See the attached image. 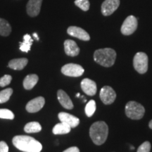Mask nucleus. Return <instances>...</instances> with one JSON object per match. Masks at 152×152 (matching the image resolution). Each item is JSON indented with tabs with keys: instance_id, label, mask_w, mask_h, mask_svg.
Wrapping results in <instances>:
<instances>
[{
	"instance_id": "8",
	"label": "nucleus",
	"mask_w": 152,
	"mask_h": 152,
	"mask_svg": "<svg viewBox=\"0 0 152 152\" xmlns=\"http://www.w3.org/2000/svg\"><path fill=\"white\" fill-rule=\"evenodd\" d=\"M100 99L104 104H111L116 98V94L112 87L104 86L100 90Z\"/></svg>"
},
{
	"instance_id": "4",
	"label": "nucleus",
	"mask_w": 152,
	"mask_h": 152,
	"mask_svg": "<svg viewBox=\"0 0 152 152\" xmlns=\"http://www.w3.org/2000/svg\"><path fill=\"white\" fill-rule=\"evenodd\" d=\"M145 113V109L142 104L136 102H129L125 106V114L128 118L132 120L142 118Z\"/></svg>"
},
{
	"instance_id": "32",
	"label": "nucleus",
	"mask_w": 152,
	"mask_h": 152,
	"mask_svg": "<svg viewBox=\"0 0 152 152\" xmlns=\"http://www.w3.org/2000/svg\"><path fill=\"white\" fill-rule=\"evenodd\" d=\"M149 128H151V129H152V120L151 121H150L149 122Z\"/></svg>"
},
{
	"instance_id": "34",
	"label": "nucleus",
	"mask_w": 152,
	"mask_h": 152,
	"mask_svg": "<svg viewBox=\"0 0 152 152\" xmlns=\"http://www.w3.org/2000/svg\"><path fill=\"white\" fill-rule=\"evenodd\" d=\"M131 149H132V150L134 149V147H132H132H131Z\"/></svg>"
},
{
	"instance_id": "18",
	"label": "nucleus",
	"mask_w": 152,
	"mask_h": 152,
	"mask_svg": "<svg viewBox=\"0 0 152 152\" xmlns=\"http://www.w3.org/2000/svg\"><path fill=\"white\" fill-rule=\"evenodd\" d=\"M39 77L36 74H30L25 77L23 80V87L26 90H30L33 89L37 84Z\"/></svg>"
},
{
	"instance_id": "21",
	"label": "nucleus",
	"mask_w": 152,
	"mask_h": 152,
	"mask_svg": "<svg viewBox=\"0 0 152 152\" xmlns=\"http://www.w3.org/2000/svg\"><path fill=\"white\" fill-rule=\"evenodd\" d=\"M11 32V27L10 24L5 19L0 18V35L7 36L9 35Z\"/></svg>"
},
{
	"instance_id": "28",
	"label": "nucleus",
	"mask_w": 152,
	"mask_h": 152,
	"mask_svg": "<svg viewBox=\"0 0 152 152\" xmlns=\"http://www.w3.org/2000/svg\"><path fill=\"white\" fill-rule=\"evenodd\" d=\"M151 150V144L149 142H144L140 146L137 152H149Z\"/></svg>"
},
{
	"instance_id": "27",
	"label": "nucleus",
	"mask_w": 152,
	"mask_h": 152,
	"mask_svg": "<svg viewBox=\"0 0 152 152\" xmlns=\"http://www.w3.org/2000/svg\"><path fill=\"white\" fill-rule=\"evenodd\" d=\"M12 77L9 75H5L0 78V87H5L11 83Z\"/></svg>"
},
{
	"instance_id": "24",
	"label": "nucleus",
	"mask_w": 152,
	"mask_h": 152,
	"mask_svg": "<svg viewBox=\"0 0 152 152\" xmlns=\"http://www.w3.org/2000/svg\"><path fill=\"white\" fill-rule=\"evenodd\" d=\"M85 111L87 116H92L93 114L94 113L95 111H96V102H95L94 100H90L87 104L86 106H85Z\"/></svg>"
},
{
	"instance_id": "14",
	"label": "nucleus",
	"mask_w": 152,
	"mask_h": 152,
	"mask_svg": "<svg viewBox=\"0 0 152 152\" xmlns=\"http://www.w3.org/2000/svg\"><path fill=\"white\" fill-rule=\"evenodd\" d=\"M42 0H29L26 6L27 13L30 17H35L39 15Z\"/></svg>"
},
{
	"instance_id": "10",
	"label": "nucleus",
	"mask_w": 152,
	"mask_h": 152,
	"mask_svg": "<svg viewBox=\"0 0 152 152\" xmlns=\"http://www.w3.org/2000/svg\"><path fill=\"white\" fill-rule=\"evenodd\" d=\"M45 99L42 96H38L36 97L29 102L26 105V110L29 113H36L42 109L45 106Z\"/></svg>"
},
{
	"instance_id": "16",
	"label": "nucleus",
	"mask_w": 152,
	"mask_h": 152,
	"mask_svg": "<svg viewBox=\"0 0 152 152\" xmlns=\"http://www.w3.org/2000/svg\"><path fill=\"white\" fill-rule=\"evenodd\" d=\"M57 97L63 107L66 109H72L73 108V104L69 96L64 90H59L57 92Z\"/></svg>"
},
{
	"instance_id": "7",
	"label": "nucleus",
	"mask_w": 152,
	"mask_h": 152,
	"mask_svg": "<svg viewBox=\"0 0 152 152\" xmlns=\"http://www.w3.org/2000/svg\"><path fill=\"white\" fill-rule=\"evenodd\" d=\"M84 71V68L81 66L75 64H68L61 68V73L69 77H80Z\"/></svg>"
},
{
	"instance_id": "30",
	"label": "nucleus",
	"mask_w": 152,
	"mask_h": 152,
	"mask_svg": "<svg viewBox=\"0 0 152 152\" xmlns=\"http://www.w3.org/2000/svg\"><path fill=\"white\" fill-rule=\"evenodd\" d=\"M63 152H80V150L77 147H72L68 148L67 149H66L65 151H64Z\"/></svg>"
},
{
	"instance_id": "6",
	"label": "nucleus",
	"mask_w": 152,
	"mask_h": 152,
	"mask_svg": "<svg viewBox=\"0 0 152 152\" xmlns=\"http://www.w3.org/2000/svg\"><path fill=\"white\" fill-rule=\"evenodd\" d=\"M137 28V19L134 16H129L124 20L121 26V33L124 35H130L134 33Z\"/></svg>"
},
{
	"instance_id": "22",
	"label": "nucleus",
	"mask_w": 152,
	"mask_h": 152,
	"mask_svg": "<svg viewBox=\"0 0 152 152\" xmlns=\"http://www.w3.org/2000/svg\"><path fill=\"white\" fill-rule=\"evenodd\" d=\"M41 130L42 127L38 122H30L24 127V131L27 133L39 132Z\"/></svg>"
},
{
	"instance_id": "17",
	"label": "nucleus",
	"mask_w": 152,
	"mask_h": 152,
	"mask_svg": "<svg viewBox=\"0 0 152 152\" xmlns=\"http://www.w3.org/2000/svg\"><path fill=\"white\" fill-rule=\"evenodd\" d=\"M28 60L26 58H15V59L11 60L9 62V67L11 69L18 70L20 71L26 67L28 64Z\"/></svg>"
},
{
	"instance_id": "25",
	"label": "nucleus",
	"mask_w": 152,
	"mask_h": 152,
	"mask_svg": "<svg viewBox=\"0 0 152 152\" xmlns=\"http://www.w3.org/2000/svg\"><path fill=\"white\" fill-rule=\"evenodd\" d=\"M0 118L13 120L14 118V114L9 109H0Z\"/></svg>"
},
{
	"instance_id": "31",
	"label": "nucleus",
	"mask_w": 152,
	"mask_h": 152,
	"mask_svg": "<svg viewBox=\"0 0 152 152\" xmlns=\"http://www.w3.org/2000/svg\"><path fill=\"white\" fill-rule=\"evenodd\" d=\"M33 37H35V39H37V40H39V37H38V36H37V33H33Z\"/></svg>"
},
{
	"instance_id": "2",
	"label": "nucleus",
	"mask_w": 152,
	"mask_h": 152,
	"mask_svg": "<svg viewBox=\"0 0 152 152\" xmlns=\"http://www.w3.org/2000/svg\"><path fill=\"white\" fill-rule=\"evenodd\" d=\"M109 134L108 125L104 121H97L92 125L90 129V136L96 145H102L106 142Z\"/></svg>"
},
{
	"instance_id": "9",
	"label": "nucleus",
	"mask_w": 152,
	"mask_h": 152,
	"mask_svg": "<svg viewBox=\"0 0 152 152\" xmlns=\"http://www.w3.org/2000/svg\"><path fill=\"white\" fill-rule=\"evenodd\" d=\"M120 5V0H105L102 5V13L107 16L113 14Z\"/></svg>"
},
{
	"instance_id": "13",
	"label": "nucleus",
	"mask_w": 152,
	"mask_h": 152,
	"mask_svg": "<svg viewBox=\"0 0 152 152\" xmlns=\"http://www.w3.org/2000/svg\"><path fill=\"white\" fill-rule=\"evenodd\" d=\"M81 88L85 94L89 96H94L96 93V84L94 81L89 78L83 79L81 82Z\"/></svg>"
},
{
	"instance_id": "1",
	"label": "nucleus",
	"mask_w": 152,
	"mask_h": 152,
	"mask_svg": "<svg viewBox=\"0 0 152 152\" xmlns=\"http://www.w3.org/2000/svg\"><path fill=\"white\" fill-rule=\"evenodd\" d=\"M12 142L15 147L23 152H40L42 149L40 142L30 136H15Z\"/></svg>"
},
{
	"instance_id": "5",
	"label": "nucleus",
	"mask_w": 152,
	"mask_h": 152,
	"mask_svg": "<svg viewBox=\"0 0 152 152\" xmlns=\"http://www.w3.org/2000/svg\"><path fill=\"white\" fill-rule=\"evenodd\" d=\"M134 69L140 74H144L148 70V56L144 52H137L133 59Z\"/></svg>"
},
{
	"instance_id": "29",
	"label": "nucleus",
	"mask_w": 152,
	"mask_h": 152,
	"mask_svg": "<svg viewBox=\"0 0 152 152\" xmlns=\"http://www.w3.org/2000/svg\"><path fill=\"white\" fill-rule=\"evenodd\" d=\"M0 152H9V147L5 142H0Z\"/></svg>"
},
{
	"instance_id": "23",
	"label": "nucleus",
	"mask_w": 152,
	"mask_h": 152,
	"mask_svg": "<svg viewBox=\"0 0 152 152\" xmlns=\"http://www.w3.org/2000/svg\"><path fill=\"white\" fill-rule=\"evenodd\" d=\"M13 93V90L11 88L5 89L0 92V104L5 103L8 102Z\"/></svg>"
},
{
	"instance_id": "11",
	"label": "nucleus",
	"mask_w": 152,
	"mask_h": 152,
	"mask_svg": "<svg viewBox=\"0 0 152 152\" xmlns=\"http://www.w3.org/2000/svg\"><path fill=\"white\" fill-rule=\"evenodd\" d=\"M67 33L68 35L72 36V37L78 38L81 40L88 41L90 39L89 34L81 28L76 27V26H71L68 28Z\"/></svg>"
},
{
	"instance_id": "20",
	"label": "nucleus",
	"mask_w": 152,
	"mask_h": 152,
	"mask_svg": "<svg viewBox=\"0 0 152 152\" xmlns=\"http://www.w3.org/2000/svg\"><path fill=\"white\" fill-rule=\"evenodd\" d=\"M33 39L31 36L28 34H26L23 36V42H20V51L23 52H28L31 49L32 44H33Z\"/></svg>"
},
{
	"instance_id": "26",
	"label": "nucleus",
	"mask_w": 152,
	"mask_h": 152,
	"mask_svg": "<svg viewBox=\"0 0 152 152\" xmlns=\"http://www.w3.org/2000/svg\"><path fill=\"white\" fill-rule=\"evenodd\" d=\"M75 4L85 11H88L90 6L89 0H75Z\"/></svg>"
},
{
	"instance_id": "15",
	"label": "nucleus",
	"mask_w": 152,
	"mask_h": 152,
	"mask_svg": "<svg viewBox=\"0 0 152 152\" xmlns=\"http://www.w3.org/2000/svg\"><path fill=\"white\" fill-rule=\"evenodd\" d=\"M64 49L66 54L69 56H76L80 53V48L71 39H66L64 42Z\"/></svg>"
},
{
	"instance_id": "19",
	"label": "nucleus",
	"mask_w": 152,
	"mask_h": 152,
	"mask_svg": "<svg viewBox=\"0 0 152 152\" xmlns=\"http://www.w3.org/2000/svg\"><path fill=\"white\" fill-rule=\"evenodd\" d=\"M71 128L65 123L61 122L56 124L53 128L52 132L54 134H65L71 132Z\"/></svg>"
},
{
	"instance_id": "3",
	"label": "nucleus",
	"mask_w": 152,
	"mask_h": 152,
	"mask_svg": "<svg viewBox=\"0 0 152 152\" xmlns=\"http://www.w3.org/2000/svg\"><path fill=\"white\" fill-rule=\"evenodd\" d=\"M116 52L111 48L100 49L95 51L94 60L99 65L104 67H111L115 63Z\"/></svg>"
},
{
	"instance_id": "12",
	"label": "nucleus",
	"mask_w": 152,
	"mask_h": 152,
	"mask_svg": "<svg viewBox=\"0 0 152 152\" xmlns=\"http://www.w3.org/2000/svg\"><path fill=\"white\" fill-rule=\"evenodd\" d=\"M58 117L61 122L66 123L71 128L77 127L80 123V119L74 116V115L70 113H66V112H61V113H58Z\"/></svg>"
},
{
	"instance_id": "33",
	"label": "nucleus",
	"mask_w": 152,
	"mask_h": 152,
	"mask_svg": "<svg viewBox=\"0 0 152 152\" xmlns=\"http://www.w3.org/2000/svg\"><path fill=\"white\" fill-rule=\"evenodd\" d=\"M80 96V93H77V94H76V96H77V97H78Z\"/></svg>"
}]
</instances>
